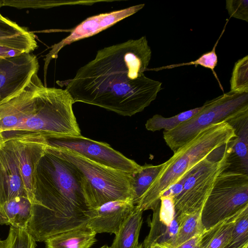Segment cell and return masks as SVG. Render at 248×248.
Returning <instances> with one entry per match:
<instances>
[{
	"mask_svg": "<svg viewBox=\"0 0 248 248\" xmlns=\"http://www.w3.org/2000/svg\"><path fill=\"white\" fill-rule=\"evenodd\" d=\"M152 50L145 36L99 50L65 90L77 102L131 116L155 99L162 83L146 77Z\"/></svg>",
	"mask_w": 248,
	"mask_h": 248,
	"instance_id": "1",
	"label": "cell"
},
{
	"mask_svg": "<svg viewBox=\"0 0 248 248\" xmlns=\"http://www.w3.org/2000/svg\"><path fill=\"white\" fill-rule=\"evenodd\" d=\"M90 210L81 176L47 145L36 170L32 215L27 231L36 242H45L86 225Z\"/></svg>",
	"mask_w": 248,
	"mask_h": 248,
	"instance_id": "2",
	"label": "cell"
},
{
	"mask_svg": "<svg viewBox=\"0 0 248 248\" xmlns=\"http://www.w3.org/2000/svg\"><path fill=\"white\" fill-rule=\"evenodd\" d=\"M74 103L65 89L46 87L35 73L21 92L0 101V132L5 140L25 134L80 136Z\"/></svg>",
	"mask_w": 248,
	"mask_h": 248,
	"instance_id": "3",
	"label": "cell"
},
{
	"mask_svg": "<svg viewBox=\"0 0 248 248\" xmlns=\"http://www.w3.org/2000/svg\"><path fill=\"white\" fill-rule=\"evenodd\" d=\"M236 135L227 122L211 124L174 153L136 205L144 211L160 204V198L196 165L230 142Z\"/></svg>",
	"mask_w": 248,
	"mask_h": 248,
	"instance_id": "4",
	"label": "cell"
},
{
	"mask_svg": "<svg viewBox=\"0 0 248 248\" xmlns=\"http://www.w3.org/2000/svg\"><path fill=\"white\" fill-rule=\"evenodd\" d=\"M47 148L69 162L81 176L90 209L111 201L132 200L131 183L133 174L100 165L66 149L48 145Z\"/></svg>",
	"mask_w": 248,
	"mask_h": 248,
	"instance_id": "5",
	"label": "cell"
},
{
	"mask_svg": "<svg viewBox=\"0 0 248 248\" xmlns=\"http://www.w3.org/2000/svg\"><path fill=\"white\" fill-rule=\"evenodd\" d=\"M231 152V141L196 165L180 180L183 186L172 197L175 218L201 212L217 177L230 166L228 156Z\"/></svg>",
	"mask_w": 248,
	"mask_h": 248,
	"instance_id": "6",
	"label": "cell"
},
{
	"mask_svg": "<svg viewBox=\"0 0 248 248\" xmlns=\"http://www.w3.org/2000/svg\"><path fill=\"white\" fill-rule=\"evenodd\" d=\"M203 108L172 130L163 131V138L175 153L208 126L228 121L248 111V93L229 91L206 101Z\"/></svg>",
	"mask_w": 248,
	"mask_h": 248,
	"instance_id": "7",
	"label": "cell"
},
{
	"mask_svg": "<svg viewBox=\"0 0 248 248\" xmlns=\"http://www.w3.org/2000/svg\"><path fill=\"white\" fill-rule=\"evenodd\" d=\"M248 206V174L225 170L217 177L201 212L206 230Z\"/></svg>",
	"mask_w": 248,
	"mask_h": 248,
	"instance_id": "8",
	"label": "cell"
},
{
	"mask_svg": "<svg viewBox=\"0 0 248 248\" xmlns=\"http://www.w3.org/2000/svg\"><path fill=\"white\" fill-rule=\"evenodd\" d=\"M48 145L66 149L100 165L134 174L141 166L113 149L109 144L82 136L46 138Z\"/></svg>",
	"mask_w": 248,
	"mask_h": 248,
	"instance_id": "9",
	"label": "cell"
},
{
	"mask_svg": "<svg viewBox=\"0 0 248 248\" xmlns=\"http://www.w3.org/2000/svg\"><path fill=\"white\" fill-rule=\"evenodd\" d=\"M5 140L9 142L15 154L26 195L32 204L36 170L47 145L46 139L37 134H25Z\"/></svg>",
	"mask_w": 248,
	"mask_h": 248,
	"instance_id": "10",
	"label": "cell"
},
{
	"mask_svg": "<svg viewBox=\"0 0 248 248\" xmlns=\"http://www.w3.org/2000/svg\"><path fill=\"white\" fill-rule=\"evenodd\" d=\"M39 68L36 56L31 53L0 59V101L21 92Z\"/></svg>",
	"mask_w": 248,
	"mask_h": 248,
	"instance_id": "11",
	"label": "cell"
},
{
	"mask_svg": "<svg viewBox=\"0 0 248 248\" xmlns=\"http://www.w3.org/2000/svg\"><path fill=\"white\" fill-rule=\"evenodd\" d=\"M144 5V4H140L120 10L100 14L86 19L72 30L71 33L67 37L51 46V50L45 60V75L49 62L51 59L57 58L58 53L62 47L75 41L99 33L119 21L137 13Z\"/></svg>",
	"mask_w": 248,
	"mask_h": 248,
	"instance_id": "12",
	"label": "cell"
},
{
	"mask_svg": "<svg viewBox=\"0 0 248 248\" xmlns=\"http://www.w3.org/2000/svg\"><path fill=\"white\" fill-rule=\"evenodd\" d=\"M135 206L131 199L105 203L89 210L87 225L96 233L108 232L116 235Z\"/></svg>",
	"mask_w": 248,
	"mask_h": 248,
	"instance_id": "13",
	"label": "cell"
},
{
	"mask_svg": "<svg viewBox=\"0 0 248 248\" xmlns=\"http://www.w3.org/2000/svg\"><path fill=\"white\" fill-rule=\"evenodd\" d=\"M21 196L27 197L15 154L5 140L0 149V207L7 201Z\"/></svg>",
	"mask_w": 248,
	"mask_h": 248,
	"instance_id": "14",
	"label": "cell"
},
{
	"mask_svg": "<svg viewBox=\"0 0 248 248\" xmlns=\"http://www.w3.org/2000/svg\"><path fill=\"white\" fill-rule=\"evenodd\" d=\"M233 128L236 137L232 141L230 163L227 170L248 174V111L227 121Z\"/></svg>",
	"mask_w": 248,
	"mask_h": 248,
	"instance_id": "15",
	"label": "cell"
},
{
	"mask_svg": "<svg viewBox=\"0 0 248 248\" xmlns=\"http://www.w3.org/2000/svg\"><path fill=\"white\" fill-rule=\"evenodd\" d=\"M32 204L24 196L15 198L0 207V225L27 229L32 215Z\"/></svg>",
	"mask_w": 248,
	"mask_h": 248,
	"instance_id": "16",
	"label": "cell"
},
{
	"mask_svg": "<svg viewBox=\"0 0 248 248\" xmlns=\"http://www.w3.org/2000/svg\"><path fill=\"white\" fill-rule=\"evenodd\" d=\"M96 233L86 224L57 234L45 241L46 248H90Z\"/></svg>",
	"mask_w": 248,
	"mask_h": 248,
	"instance_id": "17",
	"label": "cell"
},
{
	"mask_svg": "<svg viewBox=\"0 0 248 248\" xmlns=\"http://www.w3.org/2000/svg\"><path fill=\"white\" fill-rule=\"evenodd\" d=\"M247 207L205 230L201 235L199 248H227L236 221Z\"/></svg>",
	"mask_w": 248,
	"mask_h": 248,
	"instance_id": "18",
	"label": "cell"
},
{
	"mask_svg": "<svg viewBox=\"0 0 248 248\" xmlns=\"http://www.w3.org/2000/svg\"><path fill=\"white\" fill-rule=\"evenodd\" d=\"M143 212L135 205L131 214L115 235L110 248H139Z\"/></svg>",
	"mask_w": 248,
	"mask_h": 248,
	"instance_id": "19",
	"label": "cell"
},
{
	"mask_svg": "<svg viewBox=\"0 0 248 248\" xmlns=\"http://www.w3.org/2000/svg\"><path fill=\"white\" fill-rule=\"evenodd\" d=\"M160 204L152 210L153 215L150 224V230L142 243L144 248H151L155 244L160 243L169 244L173 247L179 229V223L174 218L170 226L162 223L159 217Z\"/></svg>",
	"mask_w": 248,
	"mask_h": 248,
	"instance_id": "20",
	"label": "cell"
},
{
	"mask_svg": "<svg viewBox=\"0 0 248 248\" xmlns=\"http://www.w3.org/2000/svg\"><path fill=\"white\" fill-rule=\"evenodd\" d=\"M37 47L35 35L31 32L0 37V59L31 53Z\"/></svg>",
	"mask_w": 248,
	"mask_h": 248,
	"instance_id": "21",
	"label": "cell"
},
{
	"mask_svg": "<svg viewBox=\"0 0 248 248\" xmlns=\"http://www.w3.org/2000/svg\"><path fill=\"white\" fill-rule=\"evenodd\" d=\"M161 167V164H145L141 166L140 169L133 175L131 190L132 201L135 205L156 178Z\"/></svg>",
	"mask_w": 248,
	"mask_h": 248,
	"instance_id": "22",
	"label": "cell"
},
{
	"mask_svg": "<svg viewBox=\"0 0 248 248\" xmlns=\"http://www.w3.org/2000/svg\"><path fill=\"white\" fill-rule=\"evenodd\" d=\"M203 106L182 112L171 117L166 118L159 114H155L149 119L145 127L147 130L152 132L164 129V131H170L177 127L184 122L189 120L200 111Z\"/></svg>",
	"mask_w": 248,
	"mask_h": 248,
	"instance_id": "23",
	"label": "cell"
},
{
	"mask_svg": "<svg viewBox=\"0 0 248 248\" xmlns=\"http://www.w3.org/2000/svg\"><path fill=\"white\" fill-rule=\"evenodd\" d=\"M175 218L178 221L179 229L173 244L174 248L205 230L202 223L201 213Z\"/></svg>",
	"mask_w": 248,
	"mask_h": 248,
	"instance_id": "24",
	"label": "cell"
},
{
	"mask_svg": "<svg viewBox=\"0 0 248 248\" xmlns=\"http://www.w3.org/2000/svg\"><path fill=\"white\" fill-rule=\"evenodd\" d=\"M227 248H248V207L237 219Z\"/></svg>",
	"mask_w": 248,
	"mask_h": 248,
	"instance_id": "25",
	"label": "cell"
},
{
	"mask_svg": "<svg viewBox=\"0 0 248 248\" xmlns=\"http://www.w3.org/2000/svg\"><path fill=\"white\" fill-rule=\"evenodd\" d=\"M230 91L248 93V55L235 63L230 80Z\"/></svg>",
	"mask_w": 248,
	"mask_h": 248,
	"instance_id": "26",
	"label": "cell"
},
{
	"mask_svg": "<svg viewBox=\"0 0 248 248\" xmlns=\"http://www.w3.org/2000/svg\"><path fill=\"white\" fill-rule=\"evenodd\" d=\"M224 29L223 30L221 34L220 35L219 38L217 39V41L216 42V44H215L213 49L210 51L207 52L205 53H204L202 54L201 57H200L198 59L194 61H191L190 62H186V63H179V64H173L171 65H169L167 66H164L160 67L157 68H151L148 69L147 68V70H151V71H158L162 70H164L166 69H171L173 68H175L177 67L182 66H185V65H200L202 66H203L205 68H207L208 69H210L212 70V71L214 73V74L216 78H217V79L218 81V82L219 83V85L221 87V88L222 89V86L220 85V83L219 82V80L217 78V76L216 74V73L214 71L215 67L217 66V56L216 53V47L217 46L218 41L219 40L220 38L221 37L222 34H223L224 32Z\"/></svg>",
	"mask_w": 248,
	"mask_h": 248,
	"instance_id": "27",
	"label": "cell"
},
{
	"mask_svg": "<svg viewBox=\"0 0 248 248\" xmlns=\"http://www.w3.org/2000/svg\"><path fill=\"white\" fill-rule=\"evenodd\" d=\"M8 248H36V241L26 229L10 226Z\"/></svg>",
	"mask_w": 248,
	"mask_h": 248,
	"instance_id": "28",
	"label": "cell"
},
{
	"mask_svg": "<svg viewBox=\"0 0 248 248\" xmlns=\"http://www.w3.org/2000/svg\"><path fill=\"white\" fill-rule=\"evenodd\" d=\"M159 217L161 222L168 226H170L174 219V207L171 195H163L161 197Z\"/></svg>",
	"mask_w": 248,
	"mask_h": 248,
	"instance_id": "29",
	"label": "cell"
},
{
	"mask_svg": "<svg viewBox=\"0 0 248 248\" xmlns=\"http://www.w3.org/2000/svg\"><path fill=\"white\" fill-rule=\"evenodd\" d=\"M226 9L230 17L248 22V0H226Z\"/></svg>",
	"mask_w": 248,
	"mask_h": 248,
	"instance_id": "30",
	"label": "cell"
},
{
	"mask_svg": "<svg viewBox=\"0 0 248 248\" xmlns=\"http://www.w3.org/2000/svg\"><path fill=\"white\" fill-rule=\"evenodd\" d=\"M27 31L24 28L3 16L0 13V37L22 33Z\"/></svg>",
	"mask_w": 248,
	"mask_h": 248,
	"instance_id": "31",
	"label": "cell"
},
{
	"mask_svg": "<svg viewBox=\"0 0 248 248\" xmlns=\"http://www.w3.org/2000/svg\"><path fill=\"white\" fill-rule=\"evenodd\" d=\"M202 233L197 234L192 237L176 248H199L200 241Z\"/></svg>",
	"mask_w": 248,
	"mask_h": 248,
	"instance_id": "32",
	"label": "cell"
},
{
	"mask_svg": "<svg viewBox=\"0 0 248 248\" xmlns=\"http://www.w3.org/2000/svg\"><path fill=\"white\" fill-rule=\"evenodd\" d=\"M151 248H174L172 246L167 243L155 244Z\"/></svg>",
	"mask_w": 248,
	"mask_h": 248,
	"instance_id": "33",
	"label": "cell"
},
{
	"mask_svg": "<svg viewBox=\"0 0 248 248\" xmlns=\"http://www.w3.org/2000/svg\"><path fill=\"white\" fill-rule=\"evenodd\" d=\"M8 243L9 239L8 237L4 240L0 239V248H8Z\"/></svg>",
	"mask_w": 248,
	"mask_h": 248,
	"instance_id": "34",
	"label": "cell"
},
{
	"mask_svg": "<svg viewBox=\"0 0 248 248\" xmlns=\"http://www.w3.org/2000/svg\"><path fill=\"white\" fill-rule=\"evenodd\" d=\"M5 142V140L1 133L0 132V149Z\"/></svg>",
	"mask_w": 248,
	"mask_h": 248,
	"instance_id": "35",
	"label": "cell"
},
{
	"mask_svg": "<svg viewBox=\"0 0 248 248\" xmlns=\"http://www.w3.org/2000/svg\"><path fill=\"white\" fill-rule=\"evenodd\" d=\"M99 248H110L107 245H104Z\"/></svg>",
	"mask_w": 248,
	"mask_h": 248,
	"instance_id": "36",
	"label": "cell"
},
{
	"mask_svg": "<svg viewBox=\"0 0 248 248\" xmlns=\"http://www.w3.org/2000/svg\"><path fill=\"white\" fill-rule=\"evenodd\" d=\"M3 6V0H0V8Z\"/></svg>",
	"mask_w": 248,
	"mask_h": 248,
	"instance_id": "37",
	"label": "cell"
},
{
	"mask_svg": "<svg viewBox=\"0 0 248 248\" xmlns=\"http://www.w3.org/2000/svg\"><path fill=\"white\" fill-rule=\"evenodd\" d=\"M139 248H144L142 243L139 244Z\"/></svg>",
	"mask_w": 248,
	"mask_h": 248,
	"instance_id": "38",
	"label": "cell"
}]
</instances>
